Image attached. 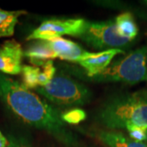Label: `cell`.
<instances>
[{
	"label": "cell",
	"instance_id": "18",
	"mask_svg": "<svg viewBox=\"0 0 147 147\" xmlns=\"http://www.w3.org/2000/svg\"><path fill=\"white\" fill-rule=\"evenodd\" d=\"M144 3H145V4L147 6V0H146V1H145V2H144Z\"/></svg>",
	"mask_w": 147,
	"mask_h": 147
},
{
	"label": "cell",
	"instance_id": "15",
	"mask_svg": "<svg viewBox=\"0 0 147 147\" xmlns=\"http://www.w3.org/2000/svg\"><path fill=\"white\" fill-rule=\"evenodd\" d=\"M125 130L132 140L139 142H147V127L129 124L126 127Z\"/></svg>",
	"mask_w": 147,
	"mask_h": 147
},
{
	"label": "cell",
	"instance_id": "16",
	"mask_svg": "<svg viewBox=\"0 0 147 147\" xmlns=\"http://www.w3.org/2000/svg\"><path fill=\"white\" fill-rule=\"evenodd\" d=\"M7 141L8 143L7 147H32L31 144L24 137L8 135Z\"/></svg>",
	"mask_w": 147,
	"mask_h": 147
},
{
	"label": "cell",
	"instance_id": "17",
	"mask_svg": "<svg viewBox=\"0 0 147 147\" xmlns=\"http://www.w3.org/2000/svg\"><path fill=\"white\" fill-rule=\"evenodd\" d=\"M7 143H8L7 137H5V136L2 133V131H0V147H7Z\"/></svg>",
	"mask_w": 147,
	"mask_h": 147
},
{
	"label": "cell",
	"instance_id": "11",
	"mask_svg": "<svg viewBox=\"0 0 147 147\" xmlns=\"http://www.w3.org/2000/svg\"><path fill=\"white\" fill-rule=\"evenodd\" d=\"M96 136L106 147H147L146 143L134 141L119 131L100 130Z\"/></svg>",
	"mask_w": 147,
	"mask_h": 147
},
{
	"label": "cell",
	"instance_id": "7",
	"mask_svg": "<svg viewBox=\"0 0 147 147\" xmlns=\"http://www.w3.org/2000/svg\"><path fill=\"white\" fill-rule=\"evenodd\" d=\"M43 42L51 53L53 60L59 58L62 61L78 63L93 54L84 50L78 43L62 37L43 40Z\"/></svg>",
	"mask_w": 147,
	"mask_h": 147
},
{
	"label": "cell",
	"instance_id": "1",
	"mask_svg": "<svg viewBox=\"0 0 147 147\" xmlns=\"http://www.w3.org/2000/svg\"><path fill=\"white\" fill-rule=\"evenodd\" d=\"M0 100L18 120L47 132L66 147H79V141L53 105L15 79L0 73Z\"/></svg>",
	"mask_w": 147,
	"mask_h": 147
},
{
	"label": "cell",
	"instance_id": "10",
	"mask_svg": "<svg viewBox=\"0 0 147 147\" xmlns=\"http://www.w3.org/2000/svg\"><path fill=\"white\" fill-rule=\"evenodd\" d=\"M125 54V51L123 49L115 48L105 50L102 52L93 53L92 56L84 58L77 64H79L86 70V75L88 78H92L107 68L116 56Z\"/></svg>",
	"mask_w": 147,
	"mask_h": 147
},
{
	"label": "cell",
	"instance_id": "2",
	"mask_svg": "<svg viewBox=\"0 0 147 147\" xmlns=\"http://www.w3.org/2000/svg\"><path fill=\"white\" fill-rule=\"evenodd\" d=\"M96 119L114 131L125 129L129 124L147 127V91L111 96L100 106Z\"/></svg>",
	"mask_w": 147,
	"mask_h": 147
},
{
	"label": "cell",
	"instance_id": "5",
	"mask_svg": "<svg viewBox=\"0 0 147 147\" xmlns=\"http://www.w3.org/2000/svg\"><path fill=\"white\" fill-rule=\"evenodd\" d=\"M79 38L90 47L100 50V52L115 48L122 49L131 42L119 34L115 20L97 22L87 21Z\"/></svg>",
	"mask_w": 147,
	"mask_h": 147
},
{
	"label": "cell",
	"instance_id": "4",
	"mask_svg": "<svg viewBox=\"0 0 147 147\" xmlns=\"http://www.w3.org/2000/svg\"><path fill=\"white\" fill-rule=\"evenodd\" d=\"M52 104L64 107H78L89 103L92 91L84 84L62 73H57L45 86L34 90Z\"/></svg>",
	"mask_w": 147,
	"mask_h": 147
},
{
	"label": "cell",
	"instance_id": "3",
	"mask_svg": "<svg viewBox=\"0 0 147 147\" xmlns=\"http://www.w3.org/2000/svg\"><path fill=\"white\" fill-rule=\"evenodd\" d=\"M147 47H142L113 61L100 73L89 78L96 83H123L129 85L146 80Z\"/></svg>",
	"mask_w": 147,
	"mask_h": 147
},
{
	"label": "cell",
	"instance_id": "14",
	"mask_svg": "<svg viewBox=\"0 0 147 147\" xmlns=\"http://www.w3.org/2000/svg\"><path fill=\"white\" fill-rule=\"evenodd\" d=\"M86 117V112L79 108H73L61 114V119L64 123L73 125L79 124L84 121Z\"/></svg>",
	"mask_w": 147,
	"mask_h": 147
},
{
	"label": "cell",
	"instance_id": "12",
	"mask_svg": "<svg viewBox=\"0 0 147 147\" xmlns=\"http://www.w3.org/2000/svg\"><path fill=\"white\" fill-rule=\"evenodd\" d=\"M119 34L131 42L138 34V26L134 16L129 11H125L117 16L115 19Z\"/></svg>",
	"mask_w": 147,
	"mask_h": 147
},
{
	"label": "cell",
	"instance_id": "6",
	"mask_svg": "<svg viewBox=\"0 0 147 147\" xmlns=\"http://www.w3.org/2000/svg\"><path fill=\"white\" fill-rule=\"evenodd\" d=\"M87 21L83 18L51 19L42 22L27 37L28 41L49 40L63 35L79 37L82 35Z\"/></svg>",
	"mask_w": 147,
	"mask_h": 147
},
{
	"label": "cell",
	"instance_id": "19",
	"mask_svg": "<svg viewBox=\"0 0 147 147\" xmlns=\"http://www.w3.org/2000/svg\"><path fill=\"white\" fill-rule=\"evenodd\" d=\"M146 82H147V76H146Z\"/></svg>",
	"mask_w": 147,
	"mask_h": 147
},
{
	"label": "cell",
	"instance_id": "13",
	"mask_svg": "<svg viewBox=\"0 0 147 147\" xmlns=\"http://www.w3.org/2000/svg\"><path fill=\"white\" fill-rule=\"evenodd\" d=\"M25 14L26 11H7L0 8V38L12 36L20 16Z\"/></svg>",
	"mask_w": 147,
	"mask_h": 147
},
{
	"label": "cell",
	"instance_id": "9",
	"mask_svg": "<svg viewBox=\"0 0 147 147\" xmlns=\"http://www.w3.org/2000/svg\"><path fill=\"white\" fill-rule=\"evenodd\" d=\"M57 74L53 60H49L42 66L23 65L21 69L22 84L27 88L35 90L47 85Z\"/></svg>",
	"mask_w": 147,
	"mask_h": 147
},
{
	"label": "cell",
	"instance_id": "8",
	"mask_svg": "<svg viewBox=\"0 0 147 147\" xmlns=\"http://www.w3.org/2000/svg\"><path fill=\"white\" fill-rule=\"evenodd\" d=\"M24 50L14 39L0 44V73L10 75L21 74Z\"/></svg>",
	"mask_w": 147,
	"mask_h": 147
}]
</instances>
